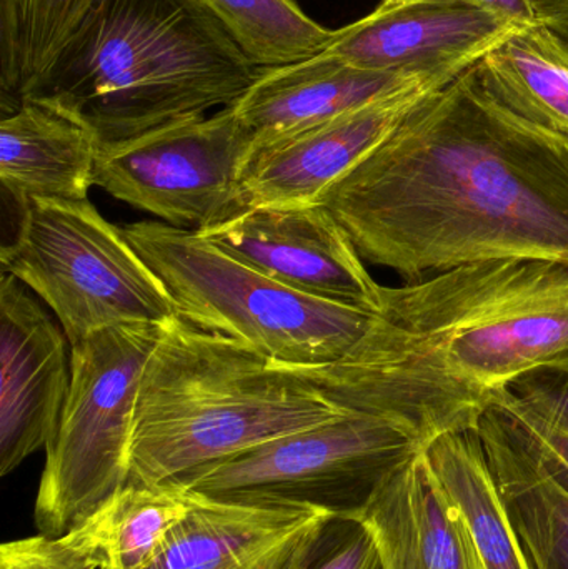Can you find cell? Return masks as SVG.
<instances>
[{
  "label": "cell",
  "mask_w": 568,
  "mask_h": 569,
  "mask_svg": "<svg viewBox=\"0 0 568 569\" xmlns=\"http://www.w3.org/2000/svg\"><path fill=\"white\" fill-rule=\"evenodd\" d=\"M319 203L363 262L406 282L492 260L568 266V137L504 107L474 63Z\"/></svg>",
  "instance_id": "obj_1"
},
{
  "label": "cell",
  "mask_w": 568,
  "mask_h": 569,
  "mask_svg": "<svg viewBox=\"0 0 568 569\" xmlns=\"http://www.w3.org/2000/svg\"><path fill=\"white\" fill-rule=\"evenodd\" d=\"M564 361L568 266L492 260L380 284L366 330L339 360L289 368L340 410L380 418L423 448L477 430L520 378Z\"/></svg>",
  "instance_id": "obj_2"
},
{
  "label": "cell",
  "mask_w": 568,
  "mask_h": 569,
  "mask_svg": "<svg viewBox=\"0 0 568 569\" xmlns=\"http://www.w3.org/2000/svg\"><path fill=\"white\" fill-rule=\"evenodd\" d=\"M257 76L196 0H97L23 97L113 143L236 106Z\"/></svg>",
  "instance_id": "obj_3"
},
{
  "label": "cell",
  "mask_w": 568,
  "mask_h": 569,
  "mask_svg": "<svg viewBox=\"0 0 568 569\" xmlns=\"http://www.w3.org/2000/svg\"><path fill=\"white\" fill-rule=\"evenodd\" d=\"M346 413L292 368L177 318L140 378L126 485L177 483Z\"/></svg>",
  "instance_id": "obj_4"
},
{
  "label": "cell",
  "mask_w": 568,
  "mask_h": 569,
  "mask_svg": "<svg viewBox=\"0 0 568 569\" xmlns=\"http://www.w3.org/2000/svg\"><path fill=\"white\" fill-rule=\"evenodd\" d=\"M127 240L172 297L179 317L287 367L339 360L370 313L299 293L230 256L199 232L143 220Z\"/></svg>",
  "instance_id": "obj_5"
},
{
  "label": "cell",
  "mask_w": 568,
  "mask_h": 569,
  "mask_svg": "<svg viewBox=\"0 0 568 569\" xmlns=\"http://www.w3.org/2000/svg\"><path fill=\"white\" fill-rule=\"evenodd\" d=\"M0 260L53 311L70 345L107 328L180 318L166 284L89 199L30 200Z\"/></svg>",
  "instance_id": "obj_6"
},
{
  "label": "cell",
  "mask_w": 568,
  "mask_h": 569,
  "mask_svg": "<svg viewBox=\"0 0 568 569\" xmlns=\"http://www.w3.org/2000/svg\"><path fill=\"white\" fill-rule=\"evenodd\" d=\"M162 328H107L70 345V390L33 507L42 537H66L126 487L140 378Z\"/></svg>",
  "instance_id": "obj_7"
},
{
  "label": "cell",
  "mask_w": 568,
  "mask_h": 569,
  "mask_svg": "<svg viewBox=\"0 0 568 569\" xmlns=\"http://www.w3.org/2000/svg\"><path fill=\"white\" fill-rule=\"evenodd\" d=\"M422 450L393 425L346 413L267 441L177 483L213 500L283 501L336 515L360 510L379 481Z\"/></svg>",
  "instance_id": "obj_8"
},
{
  "label": "cell",
  "mask_w": 568,
  "mask_h": 569,
  "mask_svg": "<svg viewBox=\"0 0 568 569\" xmlns=\"http://www.w3.org/2000/svg\"><path fill=\"white\" fill-rule=\"evenodd\" d=\"M252 132L233 107L102 143L93 186L177 229L202 232L247 209Z\"/></svg>",
  "instance_id": "obj_9"
},
{
  "label": "cell",
  "mask_w": 568,
  "mask_h": 569,
  "mask_svg": "<svg viewBox=\"0 0 568 569\" xmlns=\"http://www.w3.org/2000/svg\"><path fill=\"white\" fill-rule=\"evenodd\" d=\"M199 233L299 293L367 313L379 303L380 284L322 203L247 207Z\"/></svg>",
  "instance_id": "obj_10"
},
{
  "label": "cell",
  "mask_w": 568,
  "mask_h": 569,
  "mask_svg": "<svg viewBox=\"0 0 568 569\" xmlns=\"http://www.w3.org/2000/svg\"><path fill=\"white\" fill-rule=\"evenodd\" d=\"M462 72L427 77L352 112L253 147L242 177L247 207L319 202L420 103Z\"/></svg>",
  "instance_id": "obj_11"
},
{
  "label": "cell",
  "mask_w": 568,
  "mask_h": 569,
  "mask_svg": "<svg viewBox=\"0 0 568 569\" xmlns=\"http://www.w3.org/2000/svg\"><path fill=\"white\" fill-rule=\"evenodd\" d=\"M67 335L22 282L0 280V475L56 433L70 390Z\"/></svg>",
  "instance_id": "obj_12"
},
{
  "label": "cell",
  "mask_w": 568,
  "mask_h": 569,
  "mask_svg": "<svg viewBox=\"0 0 568 569\" xmlns=\"http://www.w3.org/2000/svg\"><path fill=\"white\" fill-rule=\"evenodd\" d=\"M514 26L467 0H419L382 6L333 30L323 53L363 69L427 73L469 69Z\"/></svg>",
  "instance_id": "obj_13"
},
{
  "label": "cell",
  "mask_w": 568,
  "mask_h": 569,
  "mask_svg": "<svg viewBox=\"0 0 568 569\" xmlns=\"http://www.w3.org/2000/svg\"><path fill=\"white\" fill-rule=\"evenodd\" d=\"M332 511L197 493L192 513L142 569H303Z\"/></svg>",
  "instance_id": "obj_14"
},
{
  "label": "cell",
  "mask_w": 568,
  "mask_h": 569,
  "mask_svg": "<svg viewBox=\"0 0 568 569\" xmlns=\"http://www.w3.org/2000/svg\"><path fill=\"white\" fill-rule=\"evenodd\" d=\"M353 517L383 569H484L469 527L423 450L397 465Z\"/></svg>",
  "instance_id": "obj_15"
},
{
  "label": "cell",
  "mask_w": 568,
  "mask_h": 569,
  "mask_svg": "<svg viewBox=\"0 0 568 569\" xmlns=\"http://www.w3.org/2000/svg\"><path fill=\"white\" fill-rule=\"evenodd\" d=\"M450 69L442 72H452ZM442 72L410 73L363 69L329 53L259 70L236 110L252 132L253 147L336 119L403 87Z\"/></svg>",
  "instance_id": "obj_16"
},
{
  "label": "cell",
  "mask_w": 568,
  "mask_h": 569,
  "mask_svg": "<svg viewBox=\"0 0 568 569\" xmlns=\"http://www.w3.org/2000/svg\"><path fill=\"white\" fill-rule=\"evenodd\" d=\"M100 140L56 107L22 97L0 122V182L20 210L36 199L83 200Z\"/></svg>",
  "instance_id": "obj_17"
},
{
  "label": "cell",
  "mask_w": 568,
  "mask_h": 569,
  "mask_svg": "<svg viewBox=\"0 0 568 569\" xmlns=\"http://www.w3.org/2000/svg\"><path fill=\"white\" fill-rule=\"evenodd\" d=\"M477 431L534 568L568 569L567 481L547 465L512 415L497 401Z\"/></svg>",
  "instance_id": "obj_18"
},
{
  "label": "cell",
  "mask_w": 568,
  "mask_h": 569,
  "mask_svg": "<svg viewBox=\"0 0 568 569\" xmlns=\"http://www.w3.org/2000/svg\"><path fill=\"white\" fill-rule=\"evenodd\" d=\"M196 501L197 493L173 481L126 485L59 541L89 569H142Z\"/></svg>",
  "instance_id": "obj_19"
},
{
  "label": "cell",
  "mask_w": 568,
  "mask_h": 569,
  "mask_svg": "<svg viewBox=\"0 0 568 569\" xmlns=\"http://www.w3.org/2000/svg\"><path fill=\"white\" fill-rule=\"evenodd\" d=\"M422 450L462 513L484 569H536L497 487L479 431L444 435Z\"/></svg>",
  "instance_id": "obj_20"
},
{
  "label": "cell",
  "mask_w": 568,
  "mask_h": 569,
  "mask_svg": "<svg viewBox=\"0 0 568 569\" xmlns=\"http://www.w3.org/2000/svg\"><path fill=\"white\" fill-rule=\"evenodd\" d=\"M484 89L536 126L568 137V43L544 23L524 27L476 63Z\"/></svg>",
  "instance_id": "obj_21"
},
{
  "label": "cell",
  "mask_w": 568,
  "mask_h": 569,
  "mask_svg": "<svg viewBox=\"0 0 568 569\" xmlns=\"http://www.w3.org/2000/svg\"><path fill=\"white\" fill-rule=\"evenodd\" d=\"M257 69H276L319 56L333 30L297 0H196Z\"/></svg>",
  "instance_id": "obj_22"
},
{
  "label": "cell",
  "mask_w": 568,
  "mask_h": 569,
  "mask_svg": "<svg viewBox=\"0 0 568 569\" xmlns=\"http://www.w3.org/2000/svg\"><path fill=\"white\" fill-rule=\"evenodd\" d=\"M97 0H19L22 17V89L47 72Z\"/></svg>",
  "instance_id": "obj_23"
},
{
  "label": "cell",
  "mask_w": 568,
  "mask_h": 569,
  "mask_svg": "<svg viewBox=\"0 0 568 569\" xmlns=\"http://www.w3.org/2000/svg\"><path fill=\"white\" fill-rule=\"evenodd\" d=\"M303 569H383L379 551L362 521L336 515L320 531Z\"/></svg>",
  "instance_id": "obj_24"
},
{
  "label": "cell",
  "mask_w": 568,
  "mask_h": 569,
  "mask_svg": "<svg viewBox=\"0 0 568 569\" xmlns=\"http://www.w3.org/2000/svg\"><path fill=\"white\" fill-rule=\"evenodd\" d=\"M510 393L534 417L568 435V361L520 378Z\"/></svg>",
  "instance_id": "obj_25"
},
{
  "label": "cell",
  "mask_w": 568,
  "mask_h": 569,
  "mask_svg": "<svg viewBox=\"0 0 568 569\" xmlns=\"http://www.w3.org/2000/svg\"><path fill=\"white\" fill-rule=\"evenodd\" d=\"M22 17L19 0H0V96L2 112L20 102Z\"/></svg>",
  "instance_id": "obj_26"
},
{
  "label": "cell",
  "mask_w": 568,
  "mask_h": 569,
  "mask_svg": "<svg viewBox=\"0 0 568 569\" xmlns=\"http://www.w3.org/2000/svg\"><path fill=\"white\" fill-rule=\"evenodd\" d=\"M0 569H89L59 540L42 537L6 541L0 547Z\"/></svg>",
  "instance_id": "obj_27"
},
{
  "label": "cell",
  "mask_w": 568,
  "mask_h": 569,
  "mask_svg": "<svg viewBox=\"0 0 568 569\" xmlns=\"http://www.w3.org/2000/svg\"><path fill=\"white\" fill-rule=\"evenodd\" d=\"M497 403L502 405V407L512 415L514 420L519 423L524 433L529 437V440L532 441L537 451L542 455L547 465H549L556 473H559L560 477L568 480V435L554 430L549 425L534 417L530 411H527L526 408L512 397L510 390L504 393L502 397L497 398Z\"/></svg>",
  "instance_id": "obj_28"
},
{
  "label": "cell",
  "mask_w": 568,
  "mask_h": 569,
  "mask_svg": "<svg viewBox=\"0 0 568 569\" xmlns=\"http://www.w3.org/2000/svg\"><path fill=\"white\" fill-rule=\"evenodd\" d=\"M480 9L489 10L494 16L507 20L517 27H529L537 22L532 0H467Z\"/></svg>",
  "instance_id": "obj_29"
},
{
  "label": "cell",
  "mask_w": 568,
  "mask_h": 569,
  "mask_svg": "<svg viewBox=\"0 0 568 569\" xmlns=\"http://www.w3.org/2000/svg\"><path fill=\"white\" fill-rule=\"evenodd\" d=\"M537 22L544 23L568 43V0H532Z\"/></svg>",
  "instance_id": "obj_30"
},
{
  "label": "cell",
  "mask_w": 568,
  "mask_h": 569,
  "mask_svg": "<svg viewBox=\"0 0 568 569\" xmlns=\"http://www.w3.org/2000/svg\"><path fill=\"white\" fill-rule=\"evenodd\" d=\"M412 2H419V0H382V6H406Z\"/></svg>",
  "instance_id": "obj_31"
},
{
  "label": "cell",
  "mask_w": 568,
  "mask_h": 569,
  "mask_svg": "<svg viewBox=\"0 0 568 569\" xmlns=\"http://www.w3.org/2000/svg\"><path fill=\"white\" fill-rule=\"evenodd\" d=\"M557 475H559V473H557ZM559 477H560V475H559ZM560 478H562V477H560ZM562 480H564V481H567V483H568V480H566V478H562Z\"/></svg>",
  "instance_id": "obj_32"
}]
</instances>
